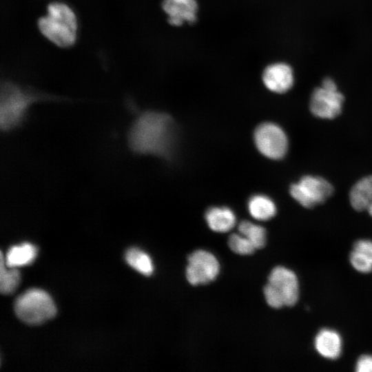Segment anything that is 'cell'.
<instances>
[{"label": "cell", "instance_id": "obj_1", "mask_svg": "<svg viewBox=\"0 0 372 372\" xmlns=\"http://www.w3.org/2000/svg\"><path fill=\"white\" fill-rule=\"evenodd\" d=\"M125 141L129 150L134 154L169 156L175 141L171 116L154 110L138 113L127 128Z\"/></svg>", "mask_w": 372, "mask_h": 372}, {"label": "cell", "instance_id": "obj_2", "mask_svg": "<svg viewBox=\"0 0 372 372\" xmlns=\"http://www.w3.org/2000/svg\"><path fill=\"white\" fill-rule=\"evenodd\" d=\"M53 96L32 91L12 82H4L0 92V129L4 133L19 128L32 106L39 101L54 100Z\"/></svg>", "mask_w": 372, "mask_h": 372}, {"label": "cell", "instance_id": "obj_3", "mask_svg": "<svg viewBox=\"0 0 372 372\" xmlns=\"http://www.w3.org/2000/svg\"><path fill=\"white\" fill-rule=\"evenodd\" d=\"M38 25L43 35L59 47H69L75 42L76 18L72 10L65 3L49 4L47 14L39 19Z\"/></svg>", "mask_w": 372, "mask_h": 372}, {"label": "cell", "instance_id": "obj_4", "mask_svg": "<svg viewBox=\"0 0 372 372\" xmlns=\"http://www.w3.org/2000/svg\"><path fill=\"white\" fill-rule=\"evenodd\" d=\"M263 291L267 303L272 308L293 306L299 296L298 278L291 270L276 267L270 273Z\"/></svg>", "mask_w": 372, "mask_h": 372}, {"label": "cell", "instance_id": "obj_5", "mask_svg": "<svg viewBox=\"0 0 372 372\" xmlns=\"http://www.w3.org/2000/svg\"><path fill=\"white\" fill-rule=\"evenodd\" d=\"M14 309L21 321L31 325L45 322L56 312L50 295L38 289H31L21 294L14 302Z\"/></svg>", "mask_w": 372, "mask_h": 372}, {"label": "cell", "instance_id": "obj_6", "mask_svg": "<svg viewBox=\"0 0 372 372\" xmlns=\"http://www.w3.org/2000/svg\"><path fill=\"white\" fill-rule=\"evenodd\" d=\"M343 101L344 96L338 91L335 82L325 78L321 86L313 90L309 107L316 117L332 119L341 113Z\"/></svg>", "mask_w": 372, "mask_h": 372}, {"label": "cell", "instance_id": "obj_7", "mask_svg": "<svg viewBox=\"0 0 372 372\" xmlns=\"http://www.w3.org/2000/svg\"><path fill=\"white\" fill-rule=\"evenodd\" d=\"M291 196L302 206L311 208L323 203L333 192L332 185L325 179L313 176H304L291 185Z\"/></svg>", "mask_w": 372, "mask_h": 372}, {"label": "cell", "instance_id": "obj_8", "mask_svg": "<svg viewBox=\"0 0 372 372\" xmlns=\"http://www.w3.org/2000/svg\"><path fill=\"white\" fill-rule=\"evenodd\" d=\"M254 137L256 147L267 158L280 159L287 151V136L282 128L275 123H261L256 128Z\"/></svg>", "mask_w": 372, "mask_h": 372}, {"label": "cell", "instance_id": "obj_9", "mask_svg": "<svg viewBox=\"0 0 372 372\" xmlns=\"http://www.w3.org/2000/svg\"><path fill=\"white\" fill-rule=\"evenodd\" d=\"M220 265L210 252L196 250L188 256L186 278L192 285H205L216 279Z\"/></svg>", "mask_w": 372, "mask_h": 372}, {"label": "cell", "instance_id": "obj_10", "mask_svg": "<svg viewBox=\"0 0 372 372\" xmlns=\"http://www.w3.org/2000/svg\"><path fill=\"white\" fill-rule=\"evenodd\" d=\"M262 79L269 90L276 93H284L293 86L294 81L293 70L285 63L270 64L264 70Z\"/></svg>", "mask_w": 372, "mask_h": 372}, {"label": "cell", "instance_id": "obj_11", "mask_svg": "<svg viewBox=\"0 0 372 372\" xmlns=\"http://www.w3.org/2000/svg\"><path fill=\"white\" fill-rule=\"evenodd\" d=\"M162 8L172 25L180 26L185 22L191 24L197 20L196 0H163Z\"/></svg>", "mask_w": 372, "mask_h": 372}, {"label": "cell", "instance_id": "obj_12", "mask_svg": "<svg viewBox=\"0 0 372 372\" xmlns=\"http://www.w3.org/2000/svg\"><path fill=\"white\" fill-rule=\"evenodd\" d=\"M314 346L322 357L335 360L342 353V340L340 334L330 329H322L316 335Z\"/></svg>", "mask_w": 372, "mask_h": 372}, {"label": "cell", "instance_id": "obj_13", "mask_svg": "<svg viewBox=\"0 0 372 372\" xmlns=\"http://www.w3.org/2000/svg\"><path fill=\"white\" fill-rule=\"evenodd\" d=\"M349 200L355 210H366L372 216V175L360 179L353 186Z\"/></svg>", "mask_w": 372, "mask_h": 372}, {"label": "cell", "instance_id": "obj_14", "mask_svg": "<svg viewBox=\"0 0 372 372\" xmlns=\"http://www.w3.org/2000/svg\"><path fill=\"white\" fill-rule=\"evenodd\" d=\"M205 219L209 228L216 232H227L236 225V216L228 207H211L205 214Z\"/></svg>", "mask_w": 372, "mask_h": 372}, {"label": "cell", "instance_id": "obj_15", "mask_svg": "<svg viewBox=\"0 0 372 372\" xmlns=\"http://www.w3.org/2000/svg\"><path fill=\"white\" fill-rule=\"evenodd\" d=\"M353 267L361 273L372 271V241L358 240L353 246L349 257Z\"/></svg>", "mask_w": 372, "mask_h": 372}, {"label": "cell", "instance_id": "obj_16", "mask_svg": "<svg viewBox=\"0 0 372 372\" xmlns=\"http://www.w3.org/2000/svg\"><path fill=\"white\" fill-rule=\"evenodd\" d=\"M37 248L32 244L24 242L12 247L6 254L3 260L8 267L17 268L31 263L37 256Z\"/></svg>", "mask_w": 372, "mask_h": 372}, {"label": "cell", "instance_id": "obj_17", "mask_svg": "<svg viewBox=\"0 0 372 372\" xmlns=\"http://www.w3.org/2000/svg\"><path fill=\"white\" fill-rule=\"evenodd\" d=\"M248 209L251 216L259 220H269L276 214V207L273 200L261 194L254 195L249 199Z\"/></svg>", "mask_w": 372, "mask_h": 372}, {"label": "cell", "instance_id": "obj_18", "mask_svg": "<svg viewBox=\"0 0 372 372\" xmlns=\"http://www.w3.org/2000/svg\"><path fill=\"white\" fill-rule=\"evenodd\" d=\"M127 262L136 271L145 276H150L154 271V265L149 256L138 248H131L125 254Z\"/></svg>", "mask_w": 372, "mask_h": 372}, {"label": "cell", "instance_id": "obj_19", "mask_svg": "<svg viewBox=\"0 0 372 372\" xmlns=\"http://www.w3.org/2000/svg\"><path fill=\"white\" fill-rule=\"evenodd\" d=\"M0 263V291L5 295L12 293L20 282L19 271L5 265L2 253Z\"/></svg>", "mask_w": 372, "mask_h": 372}, {"label": "cell", "instance_id": "obj_20", "mask_svg": "<svg viewBox=\"0 0 372 372\" xmlns=\"http://www.w3.org/2000/svg\"><path fill=\"white\" fill-rule=\"evenodd\" d=\"M238 231L252 243L256 249L265 246L267 234L265 229L262 226L244 220L239 224Z\"/></svg>", "mask_w": 372, "mask_h": 372}, {"label": "cell", "instance_id": "obj_21", "mask_svg": "<svg viewBox=\"0 0 372 372\" xmlns=\"http://www.w3.org/2000/svg\"><path fill=\"white\" fill-rule=\"evenodd\" d=\"M231 251L240 255H249L256 249L252 243L242 234H233L228 240Z\"/></svg>", "mask_w": 372, "mask_h": 372}, {"label": "cell", "instance_id": "obj_22", "mask_svg": "<svg viewBox=\"0 0 372 372\" xmlns=\"http://www.w3.org/2000/svg\"><path fill=\"white\" fill-rule=\"evenodd\" d=\"M358 372H372V355H364L359 358L355 364Z\"/></svg>", "mask_w": 372, "mask_h": 372}]
</instances>
